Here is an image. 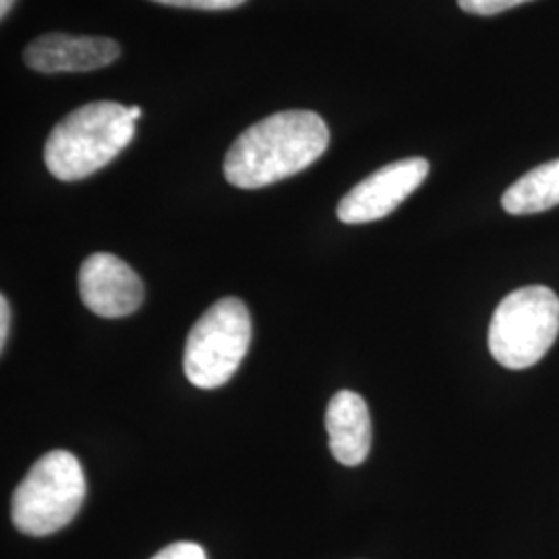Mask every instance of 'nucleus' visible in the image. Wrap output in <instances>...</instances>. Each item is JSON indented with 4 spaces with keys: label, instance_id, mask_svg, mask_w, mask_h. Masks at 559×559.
Returning <instances> with one entry per match:
<instances>
[{
    "label": "nucleus",
    "instance_id": "nucleus-16",
    "mask_svg": "<svg viewBox=\"0 0 559 559\" xmlns=\"http://www.w3.org/2000/svg\"><path fill=\"white\" fill-rule=\"evenodd\" d=\"M129 115H131V117H133V120L140 119V117H141L140 106H131V108H129Z\"/></svg>",
    "mask_w": 559,
    "mask_h": 559
},
{
    "label": "nucleus",
    "instance_id": "nucleus-2",
    "mask_svg": "<svg viewBox=\"0 0 559 559\" xmlns=\"http://www.w3.org/2000/svg\"><path fill=\"white\" fill-rule=\"evenodd\" d=\"M135 138V120L119 102H92L67 115L44 147L46 168L71 182L98 173Z\"/></svg>",
    "mask_w": 559,
    "mask_h": 559
},
{
    "label": "nucleus",
    "instance_id": "nucleus-11",
    "mask_svg": "<svg viewBox=\"0 0 559 559\" xmlns=\"http://www.w3.org/2000/svg\"><path fill=\"white\" fill-rule=\"evenodd\" d=\"M524 2H531V0H459L462 11H466L471 15H480V17L498 15L501 11L514 9Z\"/></svg>",
    "mask_w": 559,
    "mask_h": 559
},
{
    "label": "nucleus",
    "instance_id": "nucleus-1",
    "mask_svg": "<svg viewBox=\"0 0 559 559\" xmlns=\"http://www.w3.org/2000/svg\"><path fill=\"white\" fill-rule=\"evenodd\" d=\"M330 143L325 120L311 110H284L242 131L224 160V177L240 189H261L320 160Z\"/></svg>",
    "mask_w": 559,
    "mask_h": 559
},
{
    "label": "nucleus",
    "instance_id": "nucleus-10",
    "mask_svg": "<svg viewBox=\"0 0 559 559\" xmlns=\"http://www.w3.org/2000/svg\"><path fill=\"white\" fill-rule=\"evenodd\" d=\"M556 205H559V158L528 170L501 198V207L512 216L540 214Z\"/></svg>",
    "mask_w": 559,
    "mask_h": 559
},
{
    "label": "nucleus",
    "instance_id": "nucleus-7",
    "mask_svg": "<svg viewBox=\"0 0 559 559\" xmlns=\"http://www.w3.org/2000/svg\"><path fill=\"white\" fill-rule=\"evenodd\" d=\"M83 305L108 320L135 313L143 302V282L135 270L112 253H94L81 263Z\"/></svg>",
    "mask_w": 559,
    "mask_h": 559
},
{
    "label": "nucleus",
    "instance_id": "nucleus-6",
    "mask_svg": "<svg viewBox=\"0 0 559 559\" xmlns=\"http://www.w3.org/2000/svg\"><path fill=\"white\" fill-rule=\"evenodd\" d=\"M427 175L429 162L425 158H406L383 166L340 200V222L367 224L390 216L419 189Z\"/></svg>",
    "mask_w": 559,
    "mask_h": 559
},
{
    "label": "nucleus",
    "instance_id": "nucleus-4",
    "mask_svg": "<svg viewBox=\"0 0 559 559\" xmlns=\"http://www.w3.org/2000/svg\"><path fill=\"white\" fill-rule=\"evenodd\" d=\"M559 334V297L547 286H524L501 299L489 325V350L501 367L537 365Z\"/></svg>",
    "mask_w": 559,
    "mask_h": 559
},
{
    "label": "nucleus",
    "instance_id": "nucleus-5",
    "mask_svg": "<svg viewBox=\"0 0 559 559\" xmlns=\"http://www.w3.org/2000/svg\"><path fill=\"white\" fill-rule=\"evenodd\" d=\"M251 344V316L235 297L214 302L191 328L182 369L201 390H216L237 373Z\"/></svg>",
    "mask_w": 559,
    "mask_h": 559
},
{
    "label": "nucleus",
    "instance_id": "nucleus-14",
    "mask_svg": "<svg viewBox=\"0 0 559 559\" xmlns=\"http://www.w3.org/2000/svg\"><path fill=\"white\" fill-rule=\"evenodd\" d=\"M9 323H11V311H9V300L2 295L0 297V348L7 346L9 338Z\"/></svg>",
    "mask_w": 559,
    "mask_h": 559
},
{
    "label": "nucleus",
    "instance_id": "nucleus-13",
    "mask_svg": "<svg viewBox=\"0 0 559 559\" xmlns=\"http://www.w3.org/2000/svg\"><path fill=\"white\" fill-rule=\"evenodd\" d=\"M152 559H207L203 547L198 543H189V540H179L173 543L168 547H164Z\"/></svg>",
    "mask_w": 559,
    "mask_h": 559
},
{
    "label": "nucleus",
    "instance_id": "nucleus-8",
    "mask_svg": "<svg viewBox=\"0 0 559 559\" xmlns=\"http://www.w3.org/2000/svg\"><path fill=\"white\" fill-rule=\"evenodd\" d=\"M120 57V46L110 38L46 34L32 41L23 60L40 73H85L112 64Z\"/></svg>",
    "mask_w": 559,
    "mask_h": 559
},
{
    "label": "nucleus",
    "instance_id": "nucleus-9",
    "mask_svg": "<svg viewBox=\"0 0 559 559\" xmlns=\"http://www.w3.org/2000/svg\"><path fill=\"white\" fill-rule=\"evenodd\" d=\"M332 456L344 466H359L371 452V415L357 392L334 394L325 413Z\"/></svg>",
    "mask_w": 559,
    "mask_h": 559
},
{
    "label": "nucleus",
    "instance_id": "nucleus-12",
    "mask_svg": "<svg viewBox=\"0 0 559 559\" xmlns=\"http://www.w3.org/2000/svg\"><path fill=\"white\" fill-rule=\"evenodd\" d=\"M168 7H180V9H200V11H224L235 9L247 0H154Z\"/></svg>",
    "mask_w": 559,
    "mask_h": 559
},
{
    "label": "nucleus",
    "instance_id": "nucleus-3",
    "mask_svg": "<svg viewBox=\"0 0 559 559\" xmlns=\"http://www.w3.org/2000/svg\"><path fill=\"white\" fill-rule=\"evenodd\" d=\"M85 475L80 460L67 450L41 456L13 493L11 519L29 537L59 533L78 516L85 500Z\"/></svg>",
    "mask_w": 559,
    "mask_h": 559
},
{
    "label": "nucleus",
    "instance_id": "nucleus-15",
    "mask_svg": "<svg viewBox=\"0 0 559 559\" xmlns=\"http://www.w3.org/2000/svg\"><path fill=\"white\" fill-rule=\"evenodd\" d=\"M13 4H15V0H0V17H2V20L9 15V11L13 9Z\"/></svg>",
    "mask_w": 559,
    "mask_h": 559
}]
</instances>
